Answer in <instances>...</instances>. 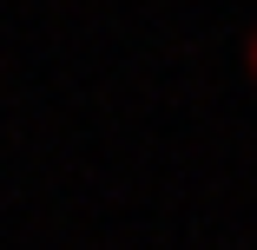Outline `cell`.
<instances>
[{
  "mask_svg": "<svg viewBox=\"0 0 257 250\" xmlns=\"http://www.w3.org/2000/svg\"><path fill=\"white\" fill-rule=\"evenodd\" d=\"M250 66H257V40H250Z\"/></svg>",
  "mask_w": 257,
  "mask_h": 250,
  "instance_id": "cell-1",
  "label": "cell"
}]
</instances>
